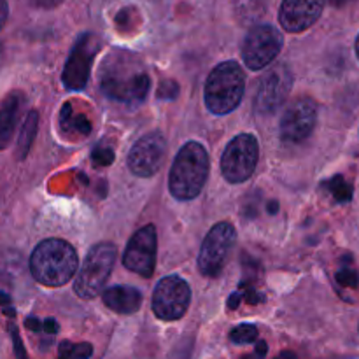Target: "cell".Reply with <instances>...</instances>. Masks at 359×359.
<instances>
[{
    "mask_svg": "<svg viewBox=\"0 0 359 359\" xmlns=\"http://www.w3.org/2000/svg\"><path fill=\"white\" fill-rule=\"evenodd\" d=\"M62 125L65 126L67 130H70V132L77 133V135H88V133L91 132L90 121H88L83 114L74 116L70 105H65V107H63Z\"/></svg>",
    "mask_w": 359,
    "mask_h": 359,
    "instance_id": "d6986e66",
    "label": "cell"
},
{
    "mask_svg": "<svg viewBox=\"0 0 359 359\" xmlns=\"http://www.w3.org/2000/svg\"><path fill=\"white\" fill-rule=\"evenodd\" d=\"M102 91L112 100L135 105L147 97L149 77L142 67L128 56H116L104 63L100 76Z\"/></svg>",
    "mask_w": 359,
    "mask_h": 359,
    "instance_id": "3957f363",
    "label": "cell"
},
{
    "mask_svg": "<svg viewBox=\"0 0 359 359\" xmlns=\"http://www.w3.org/2000/svg\"><path fill=\"white\" fill-rule=\"evenodd\" d=\"M283 34L272 25H258L248 32L242 44V58L251 70L269 67L283 49Z\"/></svg>",
    "mask_w": 359,
    "mask_h": 359,
    "instance_id": "52a82bcc",
    "label": "cell"
},
{
    "mask_svg": "<svg viewBox=\"0 0 359 359\" xmlns=\"http://www.w3.org/2000/svg\"><path fill=\"white\" fill-rule=\"evenodd\" d=\"M42 330H44L46 333H49V335H51V333H56L58 326H56L55 319H48V321H46L44 325H42Z\"/></svg>",
    "mask_w": 359,
    "mask_h": 359,
    "instance_id": "484cf974",
    "label": "cell"
},
{
    "mask_svg": "<svg viewBox=\"0 0 359 359\" xmlns=\"http://www.w3.org/2000/svg\"><path fill=\"white\" fill-rule=\"evenodd\" d=\"M209 177V153L200 142L184 144L172 163L168 189L174 198L193 200L202 193Z\"/></svg>",
    "mask_w": 359,
    "mask_h": 359,
    "instance_id": "7a4b0ae2",
    "label": "cell"
},
{
    "mask_svg": "<svg viewBox=\"0 0 359 359\" xmlns=\"http://www.w3.org/2000/svg\"><path fill=\"white\" fill-rule=\"evenodd\" d=\"M37 125H39L37 111H30L27 118H25L23 128H21V133H20V140H18V154H20V158L27 156L28 149H30L35 135H37Z\"/></svg>",
    "mask_w": 359,
    "mask_h": 359,
    "instance_id": "ac0fdd59",
    "label": "cell"
},
{
    "mask_svg": "<svg viewBox=\"0 0 359 359\" xmlns=\"http://www.w3.org/2000/svg\"><path fill=\"white\" fill-rule=\"evenodd\" d=\"M337 279H339L340 284H344V286H349V287H358V284H359L358 273L353 272V270H344V272H340L339 276H337Z\"/></svg>",
    "mask_w": 359,
    "mask_h": 359,
    "instance_id": "603a6c76",
    "label": "cell"
},
{
    "mask_svg": "<svg viewBox=\"0 0 359 359\" xmlns=\"http://www.w3.org/2000/svg\"><path fill=\"white\" fill-rule=\"evenodd\" d=\"M237 238V231L230 223H217L209 230L207 237L203 238L202 249L198 256V269L202 276L217 277L224 269L231 248Z\"/></svg>",
    "mask_w": 359,
    "mask_h": 359,
    "instance_id": "ba28073f",
    "label": "cell"
},
{
    "mask_svg": "<svg viewBox=\"0 0 359 359\" xmlns=\"http://www.w3.org/2000/svg\"><path fill=\"white\" fill-rule=\"evenodd\" d=\"M318 121V105L312 98H298L287 105L280 118V139L287 144L304 142L314 130Z\"/></svg>",
    "mask_w": 359,
    "mask_h": 359,
    "instance_id": "7c38bea8",
    "label": "cell"
},
{
    "mask_svg": "<svg viewBox=\"0 0 359 359\" xmlns=\"http://www.w3.org/2000/svg\"><path fill=\"white\" fill-rule=\"evenodd\" d=\"M112 160H114V154H112L111 149H97V151H93V161L97 165H102V167H105V165L111 163Z\"/></svg>",
    "mask_w": 359,
    "mask_h": 359,
    "instance_id": "cb8c5ba5",
    "label": "cell"
},
{
    "mask_svg": "<svg viewBox=\"0 0 359 359\" xmlns=\"http://www.w3.org/2000/svg\"><path fill=\"white\" fill-rule=\"evenodd\" d=\"M259 160L258 140L251 133H241L228 142L221 156V174L231 184H242L256 170Z\"/></svg>",
    "mask_w": 359,
    "mask_h": 359,
    "instance_id": "8992f818",
    "label": "cell"
},
{
    "mask_svg": "<svg viewBox=\"0 0 359 359\" xmlns=\"http://www.w3.org/2000/svg\"><path fill=\"white\" fill-rule=\"evenodd\" d=\"M356 55H358V58H359V35H358V41H356Z\"/></svg>",
    "mask_w": 359,
    "mask_h": 359,
    "instance_id": "f546056e",
    "label": "cell"
},
{
    "mask_svg": "<svg viewBox=\"0 0 359 359\" xmlns=\"http://www.w3.org/2000/svg\"><path fill=\"white\" fill-rule=\"evenodd\" d=\"M291 88H293V74L286 65L269 70L259 81L258 93H256V111L265 116L277 112L286 102Z\"/></svg>",
    "mask_w": 359,
    "mask_h": 359,
    "instance_id": "4fadbf2b",
    "label": "cell"
},
{
    "mask_svg": "<svg viewBox=\"0 0 359 359\" xmlns=\"http://www.w3.org/2000/svg\"><path fill=\"white\" fill-rule=\"evenodd\" d=\"M91 353H93V349H91L90 344H77V346H74L70 342H63L60 346L58 359H90Z\"/></svg>",
    "mask_w": 359,
    "mask_h": 359,
    "instance_id": "ffe728a7",
    "label": "cell"
},
{
    "mask_svg": "<svg viewBox=\"0 0 359 359\" xmlns=\"http://www.w3.org/2000/svg\"><path fill=\"white\" fill-rule=\"evenodd\" d=\"M245 91V76L237 62H223L212 69L205 81V105L212 114L223 116L241 105Z\"/></svg>",
    "mask_w": 359,
    "mask_h": 359,
    "instance_id": "277c9868",
    "label": "cell"
},
{
    "mask_svg": "<svg viewBox=\"0 0 359 359\" xmlns=\"http://www.w3.org/2000/svg\"><path fill=\"white\" fill-rule=\"evenodd\" d=\"M21 98L18 95H9L0 105V149H6L11 144L20 119Z\"/></svg>",
    "mask_w": 359,
    "mask_h": 359,
    "instance_id": "e0dca14e",
    "label": "cell"
},
{
    "mask_svg": "<svg viewBox=\"0 0 359 359\" xmlns=\"http://www.w3.org/2000/svg\"><path fill=\"white\" fill-rule=\"evenodd\" d=\"M118 249L111 242H100L84 258L79 273L74 280V291L83 300H93L104 293L105 284L114 269Z\"/></svg>",
    "mask_w": 359,
    "mask_h": 359,
    "instance_id": "5b68a950",
    "label": "cell"
},
{
    "mask_svg": "<svg viewBox=\"0 0 359 359\" xmlns=\"http://www.w3.org/2000/svg\"><path fill=\"white\" fill-rule=\"evenodd\" d=\"M258 339V330L252 325H241L230 333V340L235 344H251Z\"/></svg>",
    "mask_w": 359,
    "mask_h": 359,
    "instance_id": "44dd1931",
    "label": "cell"
},
{
    "mask_svg": "<svg viewBox=\"0 0 359 359\" xmlns=\"http://www.w3.org/2000/svg\"><path fill=\"white\" fill-rule=\"evenodd\" d=\"M167 158V140L160 132H151L137 140L128 153V167L137 177H153Z\"/></svg>",
    "mask_w": 359,
    "mask_h": 359,
    "instance_id": "30bf717a",
    "label": "cell"
},
{
    "mask_svg": "<svg viewBox=\"0 0 359 359\" xmlns=\"http://www.w3.org/2000/svg\"><path fill=\"white\" fill-rule=\"evenodd\" d=\"M277 359H297V356L293 353H283Z\"/></svg>",
    "mask_w": 359,
    "mask_h": 359,
    "instance_id": "f1b7e54d",
    "label": "cell"
},
{
    "mask_svg": "<svg viewBox=\"0 0 359 359\" xmlns=\"http://www.w3.org/2000/svg\"><path fill=\"white\" fill-rule=\"evenodd\" d=\"M156 228L153 224L140 228L130 238L128 245L123 255V265L130 272L139 273L144 279H149L154 273V265H156Z\"/></svg>",
    "mask_w": 359,
    "mask_h": 359,
    "instance_id": "8fae6325",
    "label": "cell"
},
{
    "mask_svg": "<svg viewBox=\"0 0 359 359\" xmlns=\"http://www.w3.org/2000/svg\"><path fill=\"white\" fill-rule=\"evenodd\" d=\"M98 51V42L93 35H83L74 46L72 53H70L69 60L63 69V84L69 90H83L90 77L91 63H93L95 55Z\"/></svg>",
    "mask_w": 359,
    "mask_h": 359,
    "instance_id": "5bb4252c",
    "label": "cell"
},
{
    "mask_svg": "<svg viewBox=\"0 0 359 359\" xmlns=\"http://www.w3.org/2000/svg\"><path fill=\"white\" fill-rule=\"evenodd\" d=\"M7 13H9V9H7V2L6 0H0V28H2L4 23H6Z\"/></svg>",
    "mask_w": 359,
    "mask_h": 359,
    "instance_id": "d4e9b609",
    "label": "cell"
},
{
    "mask_svg": "<svg viewBox=\"0 0 359 359\" xmlns=\"http://www.w3.org/2000/svg\"><path fill=\"white\" fill-rule=\"evenodd\" d=\"M79 266L77 252L62 238H46L39 242L30 256V272L39 284L48 287L65 286L74 279Z\"/></svg>",
    "mask_w": 359,
    "mask_h": 359,
    "instance_id": "6da1fadb",
    "label": "cell"
},
{
    "mask_svg": "<svg viewBox=\"0 0 359 359\" xmlns=\"http://www.w3.org/2000/svg\"><path fill=\"white\" fill-rule=\"evenodd\" d=\"M330 2L337 7H342V6H346L347 2H353V0H330Z\"/></svg>",
    "mask_w": 359,
    "mask_h": 359,
    "instance_id": "83f0119b",
    "label": "cell"
},
{
    "mask_svg": "<svg viewBox=\"0 0 359 359\" xmlns=\"http://www.w3.org/2000/svg\"><path fill=\"white\" fill-rule=\"evenodd\" d=\"M330 188H332L333 195L339 202H349L351 196H353V188L351 184H347L342 177H335L330 182Z\"/></svg>",
    "mask_w": 359,
    "mask_h": 359,
    "instance_id": "7402d4cb",
    "label": "cell"
},
{
    "mask_svg": "<svg viewBox=\"0 0 359 359\" xmlns=\"http://www.w3.org/2000/svg\"><path fill=\"white\" fill-rule=\"evenodd\" d=\"M104 304L118 314H133L142 305V293L132 286H114L102 293Z\"/></svg>",
    "mask_w": 359,
    "mask_h": 359,
    "instance_id": "2e32d148",
    "label": "cell"
},
{
    "mask_svg": "<svg viewBox=\"0 0 359 359\" xmlns=\"http://www.w3.org/2000/svg\"><path fill=\"white\" fill-rule=\"evenodd\" d=\"M325 9V0H283L279 11L280 27L291 34L311 28Z\"/></svg>",
    "mask_w": 359,
    "mask_h": 359,
    "instance_id": "9a60e30c",
    "label": "cell"
},
{
    "mask_svg": "<svg viewBox=\"0 0 359 359\" xmlns=\"http://www.w3.org/2000/svg\"><path fill=\"white\" fill-rule=\"evenodd\" d=\"M191 302V287L182 277L168 276L156 284L153 312L161 321H177L186 314Z\"/></svg>",
    "mask_w": 359,
    "mask_h": 359,
    "instance_id": "9c48e42d",
    "label": "cell"
},
{
    "mask_svg": "<svg viewBox=\"0 0 359 359\" xmlns=\"http://www.w3.org/2000/svg\"><path fill=\"white\" fill-rule=\"evenodd\" d=\"M34 2L37 4L39 7H46V9H48V7L58 6V4L62 2V0H34Z\"/></svg>",
    "mask_w": 359,
    "mask_h": 359,
    "instance_id": "4316f807",
    "label": "cell"
}]
</instances>
